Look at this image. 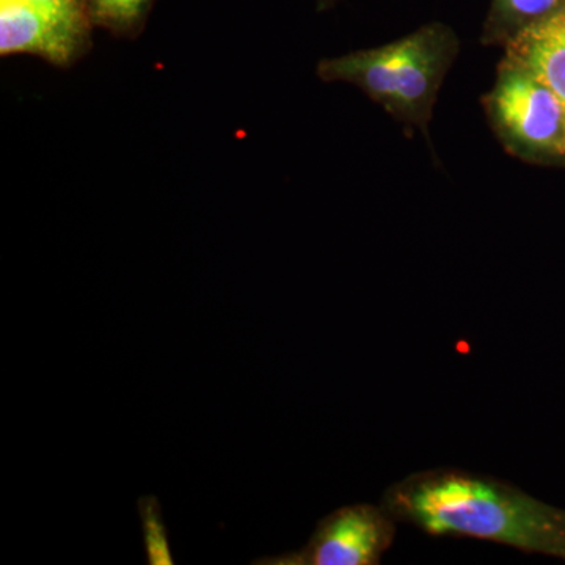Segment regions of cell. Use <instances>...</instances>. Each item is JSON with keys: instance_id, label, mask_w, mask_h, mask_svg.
I'll list each match as a JSON object with an SVG mask.
<instances>
[{"instance_id": "6da1fadb", "label": "cell", "mask_w": 565, "mask_h": 565, "mask_svg": "<svg viewBox=\"0 0 565 565\" xmlns=\"http://www.w3.org/2000/svg\"><path fill=\"white\" fill-rule=\"evenodd\" d=\"M382 505L435 537L494 542L565 561V511L492 476L434 468L385 490Z\"/></svg>"}, {"instance_id": "7a4b0ae2", "label": "cell", "mask_w": 565, "mask_h": 565, "mask_svg": "<svg viewBox=\"0 0 565 565\" xmlns=\"http://www.w3.org/2000/svg\"><path fill=\"white\" fill-rule=\"evenodd\" d=\"M459 47L451 28L433 22L385 46L327 58L319 76L356 85L396 120L427 134L438 90Z\"/></svg>"}, {"instance_id": "3957f363", "label": "cell", "mask_w": 565, "mask_h": 565, "mask_svg": "<svg viewBox=\"0 0 565 565\" xmlns=\"http://www.w3.org/2000/svg\"><path fill=\"white\" fill-rule=\"evenodd\" d=\"M486 107L494 132L512 154L526 161L565 159V106L519 62L505 57L501 63Z\"/></svg>"}, {"instance_id": "277c9868", "label": "cell", "mask_w": 565, "mask_h": 565, "mask_svg": "<svg viewBox=\"0 0 565 565\" xmlns=\"http://www.w3.org/2000/svg\"><path fill=\"white\" fill-rule=\"evenodd\" d=\"M397 520L367 503L343 505L319 520L313 535L297 552L259 557L256 565H377L392 548Z\"/></svg>"}, {"instance_id": "5b68a950", "label": "cell", "mask_w": 565, "mask_h": 565, "mask_svg": "<svg viewBox=\"0 0 565 565\" xmlns=\"http://www.w3.org/2000/svg\"><path fill=\"white\" fill-rule=\"evenodd\" d=\"M90 24L58 17L25 0H0V54L40 55L55 65H68L87 46Z\"/></svg>"}, {"instance_id": "8992f818", "label": "cell", "mask_w": 565, "mask_h": 565, "mask_svg": "<svg viewBox=\"0 0 565 565\" xmlns=\"http://www.w3.org/2000/svg\"><path fill=\"white\" fill-rule=\"evenodd\" d=\"M505 47V57L534 73L565 106V3L520 32Z\"/></svg>"}, {"instance_id": "52a82bcc", "label": "cell", "mask_w": 565, "mask_h": 565, "mask_svg": "<svg viewBox=\"0 0 565 565\" xmlns=\"http://www.w3.org/2000/svg\"><path fill=\"white\" fill-rule=\"evenodd\" d=\"M565 0H492L484 25L486 44H508L534 22L561 9Z\"/></svg>"}, {"instance_id": "ba28073f", "label": "cell", "mask_w": 565, "mask_h": 565, "mask_svg": "<svg viewBox=\"0 0 565 565\" xmlns=\"http://www.w3.org/2000/svg\"><path fill=\"white\" fill-rule=\"evenodd\" d=\"M152 0H85L92 24L118 33L131 35L143 24Z\"/></svg>"}, {"instance_id": "9c48e42d", "label": "cell", "mask_w": 565, "mask_h": 565, "mask_svg": "<svg viewBox=\"0 0 565 565\" xmlns=\"http://www.w3.org/2000/svg\"><path fill=\"white\" fill-rule=\"evenodd\" d=\"M141 533H143L145 555L150 565H173L172 550L169 535L163 523L161 504L152 494L141 497L139 503Z\"/></svg>"}, {"instance_id": "30bf717a", "label": "cell", "mask_w": 565, "mask_h": 565, "mask_svg": "<svg viewBox=\"0 0 565 565\" xmlns=\"http://www.w3.org/2000/svg\"><path fill=\"white\" fill-rule=\"evenodd\" d=\"M25 2L32 3L41 10L50 11V13L58 14V17L90 22L85 0H25Z\"/></svg>"}, {"instance_id": "8fae6325", "label": "cell", "mask_w": 565, "mask_h": 565, "mask_svg": "<svg viewBox=\"0 0 565 565\" xmlns=\"http://www.w3.org/2000/svg\"><path fill=\"white\" fill-rule=\"evenodd\" d=\"M334 2V0H319V3H321V6H327V3H332Z\"/></svg>"}]
</instances>
